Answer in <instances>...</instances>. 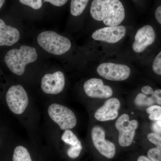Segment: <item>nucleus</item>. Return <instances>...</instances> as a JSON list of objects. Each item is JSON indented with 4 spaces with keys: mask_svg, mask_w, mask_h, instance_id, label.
Instances as JSON below:
<instances>
[{
    "mask_svg": "<svg viewBox=\"0 0 161 161\" xmlns=\"http://www.w3.org/2000/svg\"><path fill=\"white\" fill-rule=\"evenodd\" d=\"M6 100L9 109L17 115L23 114L29 103L26 91L20 85L9 88L6 93Z\"/></svg>",
    "mask_w": 161,
    "mask_h": 161,
    "instance_id": "5",
    "label": "nucleus"
},
{
    "mask_svg": "<svg viewBox=\"0 0 161 161\" xmlns=\"http://www.w3.org/2000/svg\"><path fill=\"white\" fill-rule=\"evenodd\" d=\"M90 13L94 19L102 21L108 26H118L125 16V8L119 0H94Z\"/></svg>",
    "mask_w": 161,
    "mask_h": 161,
    "instance_id": "1",
    "label": "nucleus"
},
{
    "mask_svg": "<svg viewBox=\"0 0 161 161\" xmlns=\"http://www.w3.org/2000/svg\"><path fill=\"white\" fill-rule=\"evenodd\" d=\"M5 0H0V9L3 7L4 3H5Z\"/></svg>",
    "mask_w": 161,
    "mask_h": 161,
    "instance_id": "31",
    "label": "nucleus"
},
{
    "mask_svg": "<svg viewBox=\"0 0 161 161\" xmlns=\"http://www.w3.org/2000/svg\"><path fill=\"white\" fill-rule=\"evenodd\" d=\"M161 107L158 105H153L147 109V112L148 114L151 115L153 113H156L161 111Z\"/></svg>",
    "mask_w": 161,
    "mask_h": 161,
    "instance_id": "26",
    "label": "nucleus"
},
{
    "mask_svg": "<svg viewBox=\"0 0 161 161\" xmlns=\"http://www.w3.org/2000/svg\"><path fill=\"white\" fill-rule=\"evenodd\" d=\"M148 158L153 161H161V153L156 148L149 150L147 153Z\"/></svg>",
    "mask_w": 161,
    "mask_h": 161,
    "instance_id": "22",
    "label": "nucleus"
},
{
    "mask_svg": "<svg viewBox=\"0 0 161 161\" xmlns=\"http://www.w3.org/2000/svg\"><path fill=\"white\" fill-rule=\"evenodd\" d=\"M97 72L107 80L122 81L129 78L131 70L129 67L125 64L106 62L98 67Z\"/></svg>",
    "mask_w": 161,
    "mask_h": 161,
    "instance_id": "7",
    "label": "nucleus"
},
{
    "mask_svg": "<svg viewBox=\"0 0 161 161\" xmlns=\"http://www.w3.org/2000/svg\"><path fill=\"white\" fill-rule=\"evenodd\" d=\"M153 124L152 129L154 133L161 136V120L154 121Z\"/></svg>",
    "mask_w": 161,
    "mask_h": 161,
    "instance_id": "23",
    "label": "nucleus"
},
{
    "mask_svg": "<svg viewBox=\"0 0 161 161\" xmlns=\"http://www.w3.org/2000/svg\"><path fill=\"white\" fill-rule=\"evenodd\" d=\"M84 90L89 97L104 98L111 97L113 90L108 86L105 85L103 81L98 78H91L85 82Z\"/></svg>",
    "mask_w": 161,
    "mask_h": 161,
    "instance_id": "12",
    "label": "nucleus"
},
{
    "mask_svg": "<svg viewBox=\"0 0 161 161\" xmlns=\"http://www.w3.org/2000/svg\"><path fill=\"white\" fill-rule=\"evenodd\" d=\"M149 141L156 146L157 149L161 153V136L154 132L148 134Z\"/></svg>",
    "mask_w": 161,
    "mask_h": 161,
    "instance_id": "20",
    "label": "nucleus"
},
{
    "mask_svg": "<svg viewBox=\"0 0 161 161\" xmlns=\"http://www.w3.org/2000/svg\"><path fill=\"white\" fill-rule=\"evenodd\" d=\"M138 126L137 120H130L129 115L123 114L115 122V126L119 132L118 141L121 147H127L132 144L136 130Z\"/></svg>",
    "mask_w": 161,
    "mask_h": 161,
    "instance_id": "6",
    "label": "nucleus"
},
{
    "mask_svg": "<svg viewBox=\"0 0 161 161\" xmlns=\"http://www.w3.org/2000/svg\"><path fill=\"white\" fill-rule=\"evenodd\" d=\"M37 42L44 50L55 55L63 54L71 47L69 39L53 31L41 32L38 36Z\"/></svg>",
    "mask_w": 161,
    "mask_h": 161,
    "instance_id": "3",
    "label": "nucleus"
},
{
    "mask_svg": "<svg viewBox=\"0 0 161 161\" xmlns=\"http://www.w3.org/2000/svg\"><path fill=\"white\" fill-rule=\"evenodd\" d=\"M152 68L155 74L161 75V51L153 60Z\"/></svg>",
    "mask_w": 161,
    "mask_h": 161,
    "instance_id": "21",
    "label": "nucleus"
},
{
    "mask_svg": "<svg viewBox=\"0 0 161 161\" xmlns=\"http://www.w3.org/2000/svg\"><path fill=\"white\" fill-rule=\"evenodd\" d=\"M20 34L14 27L8 26L0 19V46H10L18 42Z\"/></svg>",
    "mask_w": 161,
    "mask_h": 161,
    "instance_id": "14",
    "label": "nucleus"
},
{
    "mask_svg": "<svg viewBox=\"0 0 161 161\" xmlns=\"http://www.w3.org/2000/svg\"><path fill=\"white\" fill-rule=\"evenodd\" d=\"M44 1L51 3L53 6L60 7L64 5L68 0H44Z\"/></svg>",
    "mask_w": 161,
    "mask_h": 161,
    "instance_id": "25",
    "label": "nucleus"
},
{
    "mask_svg": "<svg viewBox=\"0 0 161 161\" xmlns=\"http://www.w3.org/2000/svg\"><path fill=\"white\" fill-rule=\"evenodd\" d=\"M61 140L65 143L70 145V149H82L81 142L71 130H65L61 136Z\"/></svg>",
    "mask_w": 161,
    "mask_h": 161,
    "instance_id": "15",
    "label": "nucleus"
},
{
    "mask_svg": "<svg viewBox=\"0 0 161 161\" xmlns=\"http://www.w3.org/2000/svg\"><path fill=\"white\" fill-rule=\"evenodd\" d=\"M155 17L157 21L161 25V6H159L156 9Z\"/></svg>",
    "mask_w": 161,
    "mask_h": 161,
    "instance_id": "29",
    "label": "nucleus"
},
{
    "mask_svg": "<svg viewBox=\"0 0 161 161\" xmlns=\"http://www.w3.org/2000/svg\"><path fill=\"white\" fill-rule=\"evenodd\" d=\"M149 118L152 121L161 120V110L156 113L150 115Z\"/></svg>",
    "mask_w": 161,
    "mask_h": 161,
    "instance_id": "28",
    "label": "nucleus"
},
{
    "mask_svg": "<svg viewBox=\"0 0 161 161\" xmlns=\"http://www.w3.org/2000/svg\"><path fill=\"white\" fill-rule=\"evenodd\" d=\"M92 138L95 148L102 155L110 159L115 156V145L105 139V132L101 127L95 126L92 128Z\"/></svg>",
    "mask_w": 161,
    "mask_h": 161,
    "instance_id": "8",
    "label": "nucleus"
},
{
    "mask_svg": "<svg viewBox=\"0 0 161 161\" xmlns=\"http://www.w3.org/2000/svg\"><path fill=\"white\" fill-rule=\"evenodd\" d=\"M37 58L36 48L22 45L19 49L15 48L9 51L5 56V61L13 73L21 76L24 74L26 65L34 62Z\"/></svg>",
    "mask_w": 161,
    "mask_h": 161,
    "instance_id": "2",
    "label": "nucleus"
},
{
    "mask_svg": "<svg viewBox=\"0 0 161 161\" xmlns=\"http://www.w3.org/2000/svg\"><path fill=\"white\" fill-rule=\"evenodd\" d=\"M126 28L123 26H107L96 30L92 35L94 40L109 43H117L125 36Z\"/></svg>",
    "mask_w": 161,
    "mask_h": 161,
    "instance_id": "9",
    "label": "nucleus"
},
{
    "mask_svg": "<svg viewBox=\"0 0 161 161\" xmlns=\"http://www.w3.org/2000/svg\"><path fill=\"white\" fill-rule=\"evenodd\" d=\"M156 34L152 26L146 25L136 32L132 49L137 53H142L155 41Z\"/></svg>",
    "mask_w": 161,
    "mask_h": 161,
    "instance_id": "10",
    "label": "nucleus"
},
{
    "mask_svg": "<svg viewBox=\"0 0 161 161\" xmlns=\"http://www.w3.org/2000/svg\"><path fill=\"white\" fill-rule=\"evenodd\" d=\"M137 161H153L150 159L149 158L145 156H141L137 159Z\"/></svg>",
    "mask_w": 161,
    "mask_h": 161,
    "instance_id": "30",
    "label": "nucleus"
},
{
    "mask_svg": "<svg viewBox=\"0 0 161 161\" xmlns=\"http://www.w3.org/2000/svg\"><path fill=\"white\" fill-rule=\"evenodd\" d=\"M153 92L152 88L148 86H144L142 89V92L146 95H151L153 94Z\"/></svg>",
    "mask_w": 161,
    "mask_h": 161,
    "instance_id": "27",
    "label": "nucleus"
},
{
    "mask_svg": "<svg viewBox=\"0 0 161 161\" xmlns=\"http://www.w3.org/2000/svg\"><path fill=\"white\" fill-rule=\"evenodd\" d=\"M65 85V78L62 72L46 74L42 78L41 89L44 93L57 95L62 92Z\"/></svg>",
    "mask_w": 161,
    "mask_h": 161,
    "instance_id": "11",
    "label": "nucleus"
},
{
    "mask_svg": "<svg viewBox=\"0 0 161 161\" xmlns=\"http://www.w3.org/2000/svg\"><path fill=\"white\" fill-rule=\"evenodd\" d=\"M13 161H32L28 150L23 146L16 147L14 152Z\"/></svg>",
    "mask_w": 161,
    "mask_h": 161,
    "instance_id": "17",
    "label": "nucleus"
},
{
    "mask_svg": "<svg viewBox=\"0 0 161 161\" xmlns=\"http://www.w3.org/2000/svg\"><path fill=\"white\" fill-rule=\"evenodd\" d=\"M89 0H72L70 4V13L74 16L82 14L86 8Z\"/></svg>",
    "mask_w": 161,
    "mask_h": 161,
    "instance_id": "16",
    "label": "nucleus"
},
{
    "mask_svg": "<svg viewBox=\"0 0 161 161\" xmlns=\"http://www.w3.org/2000/svg\"><path fill=\"white\" fill-rule=\"evenodd\" d=\"M120 103L117 98H113L107 100L103 105L96 110L95 117L99 121L113 120L117 118Z\"/></svg>",
    "mask_w": 161,
    "mask_h": 161,
    "instance_id": "13",
    "label": "nucleus"
},
{
    "mask_svg": "<svg viewBox=\"0 0 161 161\" xmlns=\"http://www.w3.org/2000/svg\"><path fill=\"white\" fill-rule=\"evenodd\" d=\"M23 5L29 6L34 9H39L43 5L42 0H19Z\"/></svg>",
    "mask_w": 161,
    "mask_h": 161,
    "instance_id": "19",
    "label": "nucleus"
},
{
    "mask_svg": "<svg viewBox=\"0 0 161 161\" xmlns=\"http://www.w3.org/2000/svg\"><path fill=\"white\" fill-rule=\"evenodd\" d=\"M51 119L63 130L74 128L77 125V118L74 112L59 104H52L48 109Z\"/></svg>",
    "mask_w": 161,
    "mask_h": 161,
    "instance_id": "4",
    "label": "nucleus"
},
{
    "mask_svg": "<svg viewBox=\"0 0 161 161\" xmlns=\"http://www.w3.org/2000/svg\"><path fill=\"white\" fill-rule=\"evenodd\" d=\"M152 96L155 100V103L161 105V90H155L153 92Z\"/></svg>",
    "mask_w": 161,
    "mask_h": 161,
    "instance_id": "24",
    "label": "nucleus"
},
{
    "mask_svg": "<svg viewBox=\"0 0 161 161\" xmlns=\"http://www.w3.org/2000/svg\"><path fill=\"white\" fill-rule=\"evenodd\" d=\"M134 103L137 106L142 107L153 105L155 103V102L152 95H146L143 93H139L136 97Z\"/></svg>",
    "mask_w": 161,
    "mask_h": 161,
    "instance_id": "18",
    "label": "nucleus"
}]
</instances>
